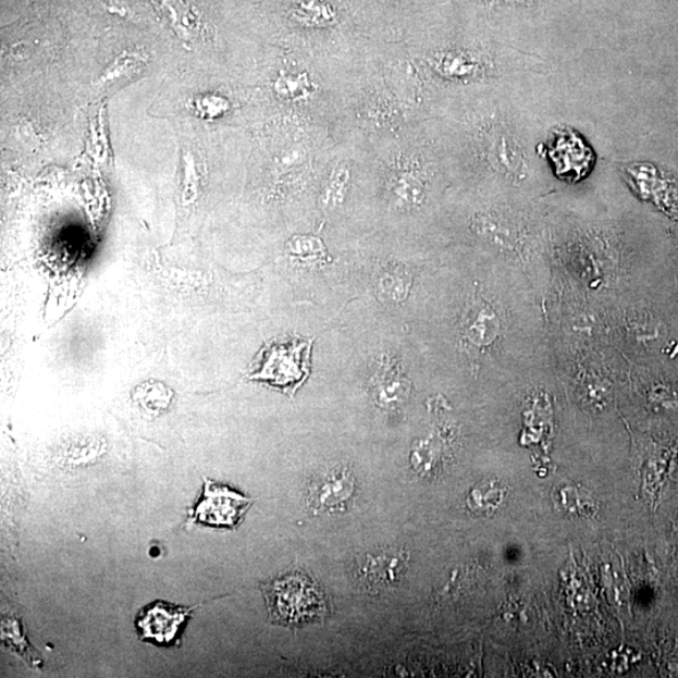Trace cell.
Listing matches in <instances>:
<instances>
[{"label": "cell", "instance_id": "cell-1", "mask_svg": "<svg viewBox=\"0 0 678 678\" xmlns=\"http://www.w3.org/2000/svg\"><path fill=\"white\" fill-rule=\"evenodd\" d=\"M269 619L275 625L300 626L329 614L321 587L296 570L261 584Z\"/></svg>", "mask_w": 678, "mask_h": 678}, {"label": "cell", "instance_id": "cell-2", "mask_svg": "<svg viewBox=\"0 0 678 678\" xmlns=\"http://www.w3.org/2000/svg\"><path fill=\"white\" fill-rule=\"evenodd\" d=\"M309 350L310 343L300 341L268 346L260 355L259 369L250 379L292 394L307 379Z\"/></svg>", "mask_w": 678, "mask_h": 678}, {"label": "cell", "instance_id": "cell-3", "mask_svg": "<svg viewBox=\"0 0 678 678\" xmlns=\"http://www.w3.org/2000/svg\"><path fill=\"white\" fill-rule=\"evenodd\" d=\"M251 504L249 497L235 490L204 479L202 495L190 510L187 521L194 525L236 529Z\"/></svg>", "mask_w": 678, "mask_h": 678}, {"label": "cell", "instance_id": "cell-4", "mask_svg": "<svg viewBox=\"0 0 678 678\" xmlns=\"http://www.w3.org/2000/svg\"><path fill=\"white\" fill-rule=\"evenodd\" d=\"M356 480L346 467H336L317 476L307 489V505L316 514L346 511L354 500Z\"/></svg>", "mask_w": 678, "mask_h": 678}, {"label": "cell", "instance_id": "cell-5", "mask_svg": "<svg viewBox=\"0 0 678 678\" xmlns=\"http://www.w3.org/2000/svg\"><path fill=\"white\" fill-rule=\"evenodd\" d=\"M196 607H178L168 602H153L138 614L135 627L143 641H153L160 646L178 642L183 627Z\"/></svg>", "mask_w": 678, "mask_h": 678}, {"label": "cell", "instance_id": "cell-6", "mask_svg": "<svg viewBox=\"0 0 678 678\" xmlns=\"http://www.w3.org/2000/svg\"><path fill=\"white\" fill-rule=\"evenodd\" d=\"M407 553L382 550L365 555L357 567V577L367 590L380 592L402 582L407 570Z\"/></svg>", "mask_w": 678, "mask_h": 678}, {"label": "cell", "instance_id": "cell-7", "mask_svg": "<svg viewBox=\"0 0 678 678\" xmlns=\"http://www.w3.org/2000/svg\"><path fill=\"white\" fill-rule=\"evenodd\" d=\"M341 0H287L283 7L285 22L308 30L340 28L345 22Z\"/></svg>", "mask_w": 678, "mask_h": 678}, {"label": "cell", "instance_id": "cell-8", "mask_svg": "<svg viewBox=\"0 0 678 678\" xmlns=\"http://www.w3.org/2000/svg\"><path fill=\"white\" fill-rule=\"evenodd\" d=\"M374 403L386 410L402 407L411 394V382L395 359H383L371 381Z\"/></svg>", "mask_w": 678, "mask_h": 678}, {"label": "cell", "instance_id": "cell-9", "mask_svg": "<svg viewBox=\"0 0 678 678\" xmlns=\"http://www.w3.org/2000/svg\"><path fill=\"white\" fill-rule=\"evenodd\" d=\"M2 641L4 646L11 649L16 655L36 668L42 667L44 661L38 652L33 649L24 636L23 626L19 616L14 614L3 615L2 618Z\"/></svg>", "mask_w": 678, "mask_h": 678}, {"label": "cell", "instance_id": "cell-10", "mask_svg": "<svg viewBox=\"0 0 678 678\" xmlns=\"http://www.w3.org/2000/svg\"><path fill=\"white\" fill-rule=\"evenodd\" d=\"M410 288L411 274L404 267H387L379 278L380 297L394 304L405 300L410 294Z\"/></svg>", "mask_w": 678, "mask_h": 678}, {"label": "cell", "instance_id": "cell-11", "mask_svg": "<svg viewBox=\"0 0 678 678\" xmlns=\"http://www.w3.org/2000/svg\"><path fill=\"white\" fill-rule=\"evenodd\" d=\"M501 501V490L494 483H483L472 490L469 506L479 514L493 510Z\"/></svg>", "mask_w": 678, "mask_h": 678}, {"label": "cell", "instance_id": "cell-12", "mask_svg": "<svg viewBox=\"0 0 678 678\" xmlns=\"http://www.w3.org/2000/svg\"><path fill=\"white\" fill-rule=\"evenodd\" d=\"M348 180L349 173L346 169H340L332 175L323 193L322 201L325 208H336L345 199Z\"/></svg>", "mask_w": 678, "mask_h": 678}, {"label": "cell", "instance_id": "cell-13", "mask_svg": "<svg viewBox=\"0 0 678 678\" xmlns=\"http://www.w3.org/2000/svg\"><path fill=\"white\" fill-rule=\"evenodd\" d=\"M493 318L488 315L485 309L479 310L476 321L469 325L468 336L470 341L477 343V345H485L493 337Z\"/></svg>", "mask_w": 678, "mask_h": 678}, {"label": "cell", "instance_id": "cell-14", "mask_svg": "<svg viewBox=\"0 0 678 678\" xmlns=\"http://www.w3.org/2000/svg\"><path fill=\"white\" fill-rule=\"evenodd\" d=\"M297 256L308 261H317L324 258V250L320 241L308 238L307 242H297Z\"/></svg>", "mask_w": 678, "mask_h": 678}]
</instances>
